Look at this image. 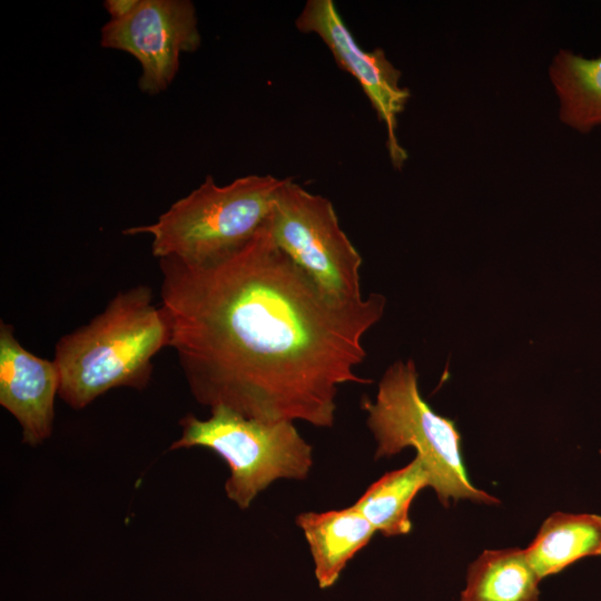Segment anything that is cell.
I'll return each instance as SVG.
<instances>
[{
  "label": "cell",
  "mask_w": 601,
  "mask_h": 601,
  "mask_svg": "<svg viewBox=\"0 0 601 601\" xmlns=\"http://www.w3.org/2000/svg\"><path fill=\"white\" fill-rule=\"evenodd\" d=\"M158 260L169 346L201 405L331 427L339 386L372 383L355 371L385 297H331L276 245L268 219L214 258Z\"/></svg>",
  "instance_id": "obj_1"
},
{
  "label": "cell",
  "mask_w": 601,
  "mask_h": 601,
  "mask_svg": "<svg viewBox=\"0 0 601 601\" xmlns=\"http://www.w3.org/2000/svg\"><path fill=\"white\" fill-rule=\"evenodd\" d=\"M169 341L166 313L152 304L149 286L118 292L100 314L56 344L59 397L81 410L116 387L144 390L154 356Z\"/></svg>",
  "instance_id": "obj_2"
},
{
  "label": "cell",
  "mask_w": 601,
  "mask_h": 601,
  "mask_svg": "<svg viewBox=\"0 0 601 601\" xmlns=\"http://www.w3.org/2000/svg\"><path fill=\"white\" fill-rule=\"evenodd\" d=\"M284 178L247 175L217 185L208 175L175 201L154 224L129 227L124 235L151 236L152 255L203 262L238 248L268 219Z\"/></svg>",
  "instance_id": "obj_3"
},
{
  "label": "cell",
  "mask_w": 601,
  "mask_h": 601,
  "mask_svg": "<svg viewBox=\"0 0 601 601\" xmlns=\"http://www.w3.org/2000/svg\"><path fill=\"white\" fill-rule=\"evenodd\" d=\"M361 405L367 412L366 423L377 444L376 459L412 446L424 462L430 486L444 506L450 499L499 503L469 481L460 433L454 422L436 414L421 396L413 361L392 364L380 381L375 402L363 398Z\"/></svg>",
  "instance_id": "obj_4"
},
{
  "label": "cell",
  "mask_w": 601,
  "mask_h": 601,
  "mask_svg": "<svg viewBox=\"0 0 601 601\" xmlns=\"http://www.w3.org/2000/svg\"><path fill=\"white\" fill-rule=\"evenodd\" d=\"M200 420L184 416L181 435L170 450L206 447L228 465L227 497L247 509L259 492L278 479L304 480L313 465L312 446L294 422L267 423L246 417L225 406L210 408Z\"/></svg>",
  "instance_id": "obj_5"
},
{
  "label": "cell",
  "mask_w": 601,
  "mask_h": 601,
  "mask_svg": "<svg viewBox=\"0 0 601 601\" xmlns=\"http://www.w3.org/2000/svg\"><path fill=\"white\" fill-rule=\"evenodd\" d=\"M268 227L276 245L324 293L342 302L363 297L362 256L342 229L329 199L284 178Z\"/></svg>",
  "instance_id": "obj_6"
},
{
  "label": "cell",
  "mask_w": 601,
  "mask_h": 601,
  "mask_svg": "<svg viewBox=\"0 0 601 601\" xmlns=\"http://www.w3.org/2000/svg\"><path fill=\"white\" fill-rule=\"evenodd\" d=\"M195 6L189 0H139L126 17L101 28L100 45L131 55L141 67L139 89L154 96L176 77L180 55L200 46Z\"/></svg>",
  "instance_id": "obj_7"
},
{
  "label": "cell",
  "mask_w": 601,
  "mask_h": 601,
  "mask_svg": "<svg viewBox=\"0 0 601 601\" xmlns=\"http://www.w3.org/2000/svg\"><path fill=\"white\" fill-rule=\"evenodd\" d=\"M304 33H315L328 47L339 68L359 83L377 118L386 128V148L394 168L401 169L407 151L397 139V118L411 97L401 86V71L381 48L372 51L358 46L333 0H308L295 20Z\"/></svg>",
  "instance_id": "obj_8"
},
{
  "label": "cell",
  "mask_w": 601,
  "mask_h": 601,
  "mask_svg": "<svg viewBox=\"0 0 601 601\" xmlns=\"http://www.w3.org/2000/svg\"><path fill=\"white\" fill-rule=\"evenodd\" d=\"M59 373L53 361L26 349L14 327L0 322V404L19 423L22 443L37 446L50 437Z\"/></svg>",
  "instance_id": "obj_9"
},
{
  "label": "cell",
  "mask_w": 601,
  "mask_h": 601,
  "mask_svg": "<svg viewBox=\"0 0 601 601\" xmlns=\"http://www.w3.org/2000/svg\"><path fill=\"white\" fill-rule=\"evenodd\" d=\"M309 545L315 575L322 589L332 587L346 563L374 536L376 530L354 506L306 512L296 518Z\"/></svg>",
  "instance_id": "obj_10"
},
{
  "label": "cell",
  "mask_w": 601,
  "mask_h": 601,
  "mask_svg": "<svg viewBox=\"0 0 601 601\" xmlns=\"http://www.w3.org/2000/svg\"><path fill=\"white\" fill-rule=\"evenodd\" d=\"M525 553L540 579L582 558L601 555V516L554 513L543 522Z\"/></svg>",
  "instance_id": "obj_11"
},
{
  "label": "cell",
  "mask_w": 601,
  "mask_h": 601,
  "mask_svg": "<svg viewBox=\"0 0 601 601\" xmlns=\"http://www.w3.org/2000/svg\"><path fill=\"white\" fill-rule=\"evenodd\" d=\"M550 79L563 124L582 134L601 126V55L585 58L561 49L551 62Z\"/></svg>",
  "instance_id": "obj_12"
},
{
  "label": "cell",
  "mask_w": 601,
  "mask_h": 601,
  "mask_svg": "<svg viewBox=\"0 0 601 601\" xmlns=\"http://www.w3.org/2000/svg\"><path fill=\"white\" fill-rule=\"evenodd\" d=\"M525 550H486L467 571L461 601H539V581Z\"/></svg>",
  "instance_id": "obj_13"
},
{
  "label": "cell",
  "mask_w": 601,
  "mask_h": 601,
  "mask_svg": "<svg viewBox=\"0 0 601 601\" xmlns=\"http://www.w3.org/2000/svg\"><path fill=\"white\" fill-rule=\"evenodd\" d=\"M431 485L430 473L416 455L402 469L384 474L353 504L385 536L411 531L410 506L416 494Z\"/></svg>",
  "instance_id": "obj_14"
},
{
  "label": "cell",
  "mask_w": 601,
  "mask_h": 601,
  "mask_svg": "<svg viewBox=\"0 0 601 601\" xmlns=\"http://www.w3.org/2000/svg\"><path fill=\"white\" fill-rule=\"evenodd\" d=\"M139 3V0H106L104 7L111 20L128 16Z\"/></svg>",
  "instance_id": "obj_15"
}]
</instances>
